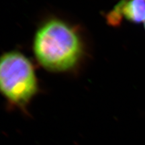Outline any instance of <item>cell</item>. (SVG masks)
<instances>
[{
	"label": "cell",
	"instance_id": "2",
	"mask_svg": "<svg viewBox=\"0 0 145 145\" xmlns=\"http://www.w3.org/2000/svg\"><path fill=\"white\" fill-rule=\"evenodd\" d=\"M38 91V79L30 59L18 51L0 57V93L10 104L25 110Z\"/></svg>",
	"mask_w": 145,
	"mask_h": 145
},
{
	"label": "cell",
	"instance_id": "1",
	"mask_svg": "<svg viewBox=\"0 0 145 145\" xmlns=\"http://www.w3.org/2000/svg\"><path fill=\"white\" fill-rule=\"evenodd\" d=\"M33 50L43 67L53 72L72 69L80 62L83 44L75 28L62 20L45 22L34 36Z\"/></svg>",
	"mask_w": 145,
	"mask_h": 145
},
{
	"label": "cell",
	"instance_id": "4",
	"mask_svg": "<svg viewBox=\"0 0 145 145\" xmlns=\"http://www.w3.org/2000/svg\"><path fill=\"white\" fill-rule=\"evenodd\" d=\"M144 28H145V22H144Z\"/></svg>",
	"mask_w": 145,
	"mask_h": 145
},
{
	"label": "cell",
	"instance_id": "3",
	"mask_svg": "<svg viewBox=\"0 0 145 145\" xmlns=\"http://www.w3.org/2000/svg\"><path fill=\"white\" fill-rule=\"evenodd\" d=\"M135 24L145 22V0H122L108 14L112 26H118L123 19Z\"/></svg>",
	"mask_w": 145,
	"mask_h": 145
}]
</instances>
